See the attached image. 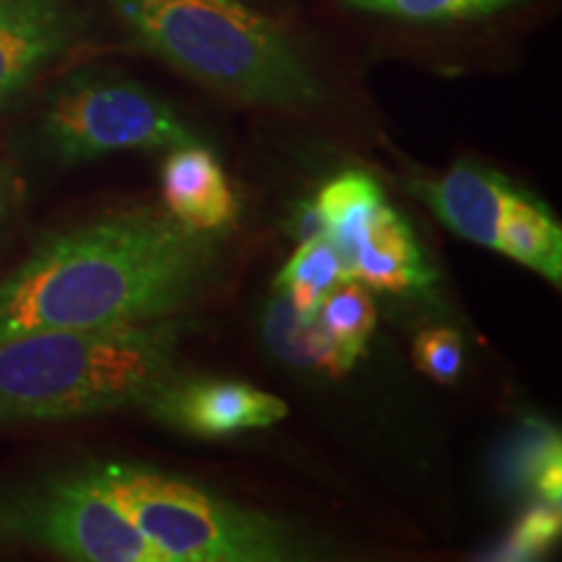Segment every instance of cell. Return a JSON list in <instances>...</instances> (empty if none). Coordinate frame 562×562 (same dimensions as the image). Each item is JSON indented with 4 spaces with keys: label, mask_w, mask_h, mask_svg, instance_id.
Listing matches in <instances>:
<instances>
[{
    "label": "cell",
    "mask_w": 562,
    "mask_h": 562,
    "mask_svg": "<svg viewBox=\"0 0 562 562\" xmlns=\"http://www.w3.org/2000/svg\"><path fill=\"white\" fill-rule=\"evenodd\" d=\"M220 235L133 206L47 235L0 281V341L45 328L170 318L220 271Z\"/></svg>",
    "instance_id": "cell-1"
},
{
    "label": "cell",
    "mask_w": 562,
    "mask_h": 562,
    "mask_svg": "<svg viewBox=\"0 0 562 562\" xmlns=\"http://www.w3.org/2000/svg\"><path fill=\"white\" fill-rule=\"evenodd\" d=\"M182 323L45 328L0 341V422L144 409L178 372Z\"/></svg>",
    "instance_id": "cell-2"
},
{
    "label": "cell",
    "mask_w": 562,
    "mask_h": 562,
    "mask_svg": "<svg viewBox=\"0 0 562 562\" xmlns=\"http://www.w3.org/2000/svg\"><path fill=\"white\" fill-rule=\"evenodd\" d=\"M144 50L240 102L305 108L321 81L292 40L243 0H110Z\"/></svg>",
    "instance_id": "cell-3"
},
{
    "label": "cell",
    "mask_w": 562,
    "mask_h": 562,
    "mask_svg": "<svg viewBox=\"0 0 562 562\" xmlns=\"http://www.w3.org/2000/svg\"><path fill=\"white\" fill-rule=\"evenodd\" d=\"M110 501L167 562H281L305 558L292 529L195 484L138 463H91Z\"/></svg>",
    "instance_id": "cell-4"
},
{
    "label": "cell",
    "mask_w": 562,
    "mask_h": 562,
    "mask_svg": "<svg viewBox=\"0 0 562 562\" xmlns=\"http://www.w3.org/2000/svg\"><path fill=\"white\" fill-rule=\"evenodd\" d=\"M42 138L63 165L195 140L170 102L112 70H81L63 81L42 117Z\"/></svg>",
    "instance_id": "cell-5"
},
{
    "label": "cell",
    "mask_w": 562,
    "mask_h": 562,
    "mask_svg": "<svg viewBox=\"0 0 562 562\" xmlns=\"http://www.w3.org/2000/svg\"><path fill=\"white\" fill-rule=\"evenodd\" d=\"M0 539L76 562H167L110 501L91 467L0 495Z\"/></svg>",
    "instance_id": "cell-6"
},
{
    "label": "cell",
    "mask_w": 562,
    "mask_h": 562,
    "mask_svg": "<svg viewBox=\"0 0 562 562\" xmlns=\"http://www.w3.org/2000/svg\"><path fill=\"white\" fill-rule=\"evenodd\" d=\"M144 409L161 425L199 435V438L263 430V427L277 425L290 412L284 398L252 389L250 383L180 375L161 385Z\"/></svg>",
    "instance_id": "cell-7"
},
{
    "label": "cell",
    "mask_w": 562,
    "mask_h": 562,
    "mask_svg": "<svg viewBox=\"0 0 562 562\" xmlns=\"http://www.w3.org/2000/svg\"><path fill=\"white\" fill-rule=\"evenodd\" d=\"M326 237H331L344 256L349 279L362 281L370 290L417 294L435 284V273L417 237L389 201H383L362 222Z\"/></svg>",
    "instance_id": "cell-8"
},
{
    "label": "cell",
    "mask_w": 562,
    "mask_h": 562,
    "mask_svg": "<svg viewBox=\"0 0 562 562\" xmlns=\"http://www.w3.org/2000/svg\"><path fill=\"white\" fill-rule=\"evenodd\" d=\"M81 16L68 0H0V104L79 40Z\"/></svg>",
    "instance_id": "cell-9"
},
{
    "label": "cell",
    "mask_w": 562,
    "mask_h": 562,
    "mask_svg": "<svg viewBox=\"0 0 562 562\" xmlns=\"http://www.w3.org/2000/svg\"><path fill=\"white\" fill-rule=\"evenodd\" d=\"M412 191L463 240L492 250L501 248L503 214L516 191L501 172L461 161L438 180L412 182Z\"/></svg>",
    "instance_id": "cell-10"
},
{
    "label": "cell",
    "mask_w": 562,
    "mask_h": 562,
    "mask_svg": "<svg viewBox=\"0 0 562 562\" xmlns=\"http://www.w3.org/2000/svg\"><path fill=\"white\" fill-rule=\"evenodd\" d=\"M165 209L195 232L220 235L240 216V199L224 172L222 161L206 146L182 144L167 154L161 165Z\"/></svg>",
    "instance_id": "cell-11"
},
{
    "label": "cell",
    "mask_w": 562,
    "mask_h": 562,
    "mask_svg": "<svg viewBox=\"0 0 562 562\" xmlns=\"http://www.w3.org/2000/svg\"><path fill=\"white\" fill-rule=\"evenodd\" d=\"M497 252L560 286L562 281V227L547 203L516 188L505 206Z\"/></svg>",
    "instance_id": "cell-12"
},
{
    "label": "cell",
    "mask_w": 562,
    "mask_h": 562,
    "mask_svg": "<svg viewBox=\"0 0 562 562\" xmlns=\"http://www.w3.org/2000/svg\"><path fill=\"white\" fill-rule=\"evenodd\" d=\"M263 336L273 355L297 368H315L331 375H347L355 368V362L323 334L315 318L300 315L281 292L266 311Z\"/></svg>",
    "instance_id": "cell-13"
},
{
    "label": "cell",
    "mask_w": 562,
    "mask_h": 562,
    "mask_svg": "<svg viewBox=\"0 0 562 562\" xmlns=\"http://www.w3.org/2000/svg\"><path fill=\"white\" fill-rule=\"evenodd\" d=\"M344 279H349V271L339 248L331 237L313 235L300 240V248L281 269L273 286L292 302L294 311L313 318L326 292Z\"/></svg>",
    "instance_id": "cell-14"
},
{
    "label": "cell",
    "mask_w": 562,
    "mask_h": 562,
    "mask_svg": "<svg viewBox=\"0 0 562 562\" xmlns=\"http://www.w3.org/2000/svg\"><path fill=\"white\" fill-rule=\"evenodd\" d=\"M313 318L323 334L357 364L378 323L372 290L357 279H344L326 292Z\"/></svg>",
    "instance_id": "cell-15"
},
{
    "label": "cell",
    "mask_w": 562,
    "mask_h": 562,
    "mask_svg": "<svg viewBox=\"0 0 562 562\" xmlns=\"http://www.w3.org/2000/svg\"><path fill=\"white\" fill-rule=\"evenodd\" d=\"M524 0H341L351 11L378 13L419 24H446V21H472L501 13Z\"/></svg>",
    "instance_id": "cell-16"
},
{
    "label": "cell",
    "mask_w": 562,
    "mask_h": 562,
    "mask_svg": "<svg viewBox=\"0 0 562 562\" xmlns=\"http://www.w3.org/2000/svg\"><path fill=\"white\" fill-rule=\"evenodd\" d=\"M383 201L385 195L381 186L370 175L344 172L339 178L328 180L313 203L321 214L323 229H326V235H331V232L347 229L351 224L362 222Z\"/></svg>",
    "instance_id": "cell-17"
},
{
    "label": "cell",
    "mask_w": 562,
    "mask_h": 562,
    "mask_svg": "<svg viewBox=\"0 0 562 562\" xmlns=\"http://www.w3.org/2000/svg\"><path fill=\"white\" fill-rule=\"evenodd\" d=\"M414 364L419 372L438 383L459 381L463 372V339L453 328H425L412 349Z\"/></svg>",
    "instance_id": "cell-18"
},
{
    "label": "cell",
    "mask_w": 562,
    "mask_h": 562,
    "mask_svg": "<svg viewBox=\"0 0 562 562\" xmlns=\"http://www.w3.org/2000/svg\"><path fill=\"white\" fill-rule=\"evenodd\" d=\"M560 537V505L542 501L529 508L513 526L508 542L503 547V558L529 560L539 558Z\"/></svg>",
    "instance_id": "cell-19"
},
{
    "label": "cell",
    "mask_w": 562,
    "mask_h": 562,
    "mask_svg": "<svg viewBox=\"0 0 562 562\" xmlns=\"http://www.w3.org/2000/svg\"><path fill=\"white\" fill-rule=\"evenodd\" d=\"M13 199H16V188H13V175L5 165L3 157H0V229L9 222V214L13 209Z\"/></svg>",
    "instance_id": "cell-20"
}]
</instances>
